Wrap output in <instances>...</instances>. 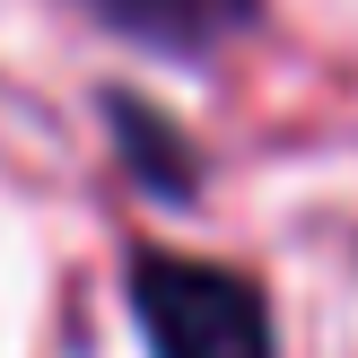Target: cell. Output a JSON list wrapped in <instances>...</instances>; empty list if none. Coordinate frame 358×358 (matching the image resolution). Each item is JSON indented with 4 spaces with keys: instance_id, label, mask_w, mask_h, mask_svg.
I'll return each mask as SVG.
<instances>
[{
    "instance_id": "obj_1",
    "label": "cell",
    "mask_w": 358,
    "mask_h": 358,
    "mask_svg": "<svg viewBox=\"0 0 358 358\" xmlns=\"http://www.w3.org/2000/svg\"><path fill=\"white\" fill-rule=\"evenodd\" d=\"M131 297H140V332L157 358H271V315L219 262H175V254H140L131 262Z\"/></svg>"
},
{
    "instance_id": "obj_2",
    "label": "cell",
    "mask_w": 358,
    "mask_h": 358,
    "mask_svg": "<svg viewBox=\"0 0 358 358\" xmlns=\"http://www.w3.org/2000/svg\"><path fill=\"white\" fill-rule=\"evenodd\" d=\"M87 9H96V17H114L122 35H140V44L201 52V44H219V35L245 17V0H87Z\"/></svg>"
}]
</instances>
